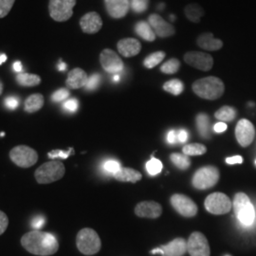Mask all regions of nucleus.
<instances>
[{
	"label": "nucleus",
	"mask_w": 256,
	"mask_h": 256,
	"mask_svg": "<svg viewBox=\"0 0 256 256\" xmlns=\"http://www.w3.org/2000/svg\"><path fill=\"white\" fill-rule=\"evenodd\" d=\"M105 4L108 15L116 19L124 17L130 8L129 0H105Z\"/></svg>",
	"instance_id": "a211bd4d"
},
{
	"label": "nucleus",
	"mask_w": 256,
	"mask_h": 256,
	"mask_svg": "<svg viewBox=\"0 0 256 256\" xmlns=\"http://www.w3.org/2000/svg\"><path fill=\"white\" fill-rule=\"evenodd\" d=\"M7 61V55L5 53H0V65Z\"/></svg>",
	"instance_id": "5fc2aeb1"
},
{
	"label": "nucleus",
	"mask_w": 256,
	"mask_h": 256,
	"mask_svg": "<svg viewBox=\"0 0 256 256\" xmlns=\"http://www.w3.org/2000/svg\"><path fill=\"white\" fill-rule=\"evenodd\" d=\"M113 177L118 181L131 183H136L137 181H140L142 178L141 174L139 171L128 167H121V170L117 172Z\"/></svg>",
	"instance_id": "5701e85b"
},
{
	"label": "nucleus",
	"mask_w": 256,
	"mask_h": 256,
	"mask_svg": "<svg viewBox=\"0 0 256 256\" xmlns=\"http://www.w3.org/2000/svg\"><path fill=\"white\" fill-rule=\"evenodd\" d=\"M235 137L242 147H248L256 137V128L254 124L247 119L240 120L235 127Z\"/></svg>",
	"instance_id": "4468645a"
},
{
	"label": "nucleus",
	"mask_w": 256,
	"mask_h": 256,
	"mask_svg": "<svg viewBox=\"0 0 256 256\" xmlns=\"http://www.w3.org/2000/svg\"><path fill=\"white\" fill-rule=\"evenodd\" d=\"M184 62L189 66L202 71H209L213 67L211 54L201 51H188L184 54Z\"/></svg>",
	"instance_id": "ddd939ff"
},
{
	"label": "nucleus",
	"mask_w": 256,
	"mask_h": 256,
	"mask_svg": "<svg viewBox=\"0 0 256 256\" xmlns=\"http://www.w3.org/2000/svg\"><path fill=\"white\" fill-rule=\"evenodd\" d=\"M196 128L202 138L210 136V119L205 113H199L196 118Z\"/></svg>",
	"instance_id": "bb28decb"
},
{
	"label": "nucleus",
	"mask_w": 256,
	"mask_h": 256,
	"mask_svg": "<svg viewBox=\"0 0 256 256\" xmlns=\"http://www.w3.org/2000/svg\"><path fill=\"white\" fill-rule=\"evenodd\" d=\"M14 70L16 71L17 73H22L23 71V65L20 61H16L14 64Z\"/></svg>",
	"instance_id": "3c124183"
},
{
	"label": "nucleus",
	"mask_w": 256,
	"mask_h": 256,
	"mask_svg": "<svg viewBox=\"0 0 256 256\" xmlns=\"http://www.w3.org/2000/svg\"><path fill=\"white\" fill-rule=\"evenodd\" d=\"M66 172L65 165L59 161H50L36 169L35 180L40 184H48L61 180Z\"/></svg>",
	"instance_id": "39448f33"
},
{
	"label": "nucleus",
	"mask_w": 256,
	"mask_h": 256,
	"mask_svg": "<svg viewBox=\"0 0 256 256\" xmlns=\"http://www.w3.org/2000/svg\"><path fill=\"white\" fill-rule=\"evenodd\" d=\"M104 170L106 171V173H109V174H112L113 176L119 172L121 169V163L118 162V161H115V160H108L106 161V163H104L103 165Z\"/></svg>",
	"instance_id": "4c0bfd02"
},
{
	"label": "nucleus",
	"mask_w": 256,
	"mask_h": 256,
	"mask_svg": "<svg viewBox=\"0 0 256 256\" xmlns=\"http://www.w3.org/2000/svg\"><path fill=\"white\" fill-rule=\"evenodd\" d=\"M237 116V111L233 106H225L219 108L215 113L214 117L220 121H233Z\"/></svg>",
	"instance_id": "cd10ccee"
},
{
	"label": "nucleus",
	"mask_w": 256,
	"mask_h": 256,
	"mask_svg": "<svg viewBox=\"0 0 256 256\" xmlns=\"http://www.w3.org/2000/svg\"><path fill=\"white\" fill-rule=\"evenodd\" d=\"M78 250L85 256H94L100 252L102 242L98 233L91 228L82 229L76 237Z\"/></svg>",
	"instance_id": "7ed1b4c3"
},
{
	"label": "nucleus",
	"mask_w": 256,
	"mask_h": 256,
	"mask_svg": "<svg viewBox=\"0 0 256 256\" xmlns=\"http://www.w3.org/2000/svg\"><path fill=\"white\" fill-rule=\"evenodd\" d=\"M100 83H101V75L98 73H94L89 77V80H88V83H87L85 89H86V91H95L100 86Z\"/></svg>",
	"instance_id": "58836bf2"
},
{
	"label": "nucleus",
	"mask_w": 256,
	"mask_h": 256,
	"mask_svg": "<svg viewBox=\"0 0 256 256\" xmlns=\"http://www.w3.org/2000/svg\"><path fill=\"white\" fill-rule=\"evenodd\" d=\"M167 141L170 144H175L178 142V131L171 130L167 134Z\"/></svg>",
	"instance_id": "49530a36"
},
{
	"label": "nucleus",
	"mask_w": 256,
	"mask_h": 256,
	"mask_svg": "<svg viewBox=\"0 0 256 256\" xmlns=\"http://www.w3.org/2000/svg\"></svg>",
	"instance_id": "bf43d9fd"
},
{
	"label": "nucleus",
	"mask_w": 256,
	"mask_h": 256,
	"mask_svg": "<svg viewBox=\"0 0 256 256\" xmlns=\"http://www.w3.org/2000/svg\"><path fill=\"white\" fill-rule=\"evenodd\" d=\"M187 253L190 256H210L211 250L206 236L199 233H193L187 241Z\"/></svg>",
	"instance_id": "9d476101"
},
{
	"label": "nucleus",
	"mask_w": 256,
	"mask_h": 256,
	"mask_svg": "<svg viewBox=\"0 0 256 256\" xmlns=\"http://www.w3.org/2000/svg\"><path fill=\"white\" fill-rule=\"evenodd\" d=\"M130 7L136 14H142L148 9L149 0H129Z\"/></svg>",
	"instance_id": "c9c22d12"
},
{
	"label": "nucleus",
	"mask_w": 256,
	"mask_h": 256,
	"mask_svg": "<svg viewBox=\"0 0 256 256\" xmlns=\"http://www.w3.org/2000/svg\"><path fill=\"white\" fill-rule=\"evenodd\" d=\"M161 249L164 252V256H183L187 253V241L184 238L178 237Z\"/></svg>",
	"instance_id": "412c9836"
},
{
	"label": "nucleus",
	"mask_w": 256,
	"mask_h": 256,
	"mask_svg": "<svg viewBox=\"0 0 256 256\" xmlns=\"http://www.w3.org/2000/svg\"><path fill=\"white\" fill-rule=\"evenodd\" d=\"M76 0H49V15L57 22L67 21L73 15Z\"/></svg>",
	"instance_id": "0eeeda50"
},
{
	"label": "nucleus",
	"mask_w": 256,
	"mask_h": 256,
	"mask_svg": "<svg viewBox=\"0 0 256 256\" xmlns=\"http://www.w3.org/2000/svg\"><path fill=\"white\" fill-rule=\"evenodd\" d=\"M58 70L60 71H64L67 70V64H65L63 61L59 62V65H58Z\"/></svg>",
	"instance_id": "864d4df0"
},
{
	"label": "nucleus",
	"mask_w": 256,
	"mask_h": 256,
	"mask_svg": "<svg viewBox=\"0 0 256 256\" xmlns=\"http://www.w3.org/2000/svg\"><path fill=\"white\" fill-rule=\"evenodd\" d=\"M46 224V218L43 215H36L31 219L30 226L34 231H39Z\"/></svg>",
	"instance_id": "37998d69"
},
{
	"label": "nucleus",
	"mask_w": 256,
	"mask_h": 256,
	"mask_svg": "<svg viewBox=\"0 0 256 256\" xmlns=\"http://www.w3.org/2000/svg\"><path fill=\"white\" fill-rule=\"evenodd\" d=\"M15 0H0V18L5 17L12 10Z\"/></svg>",
	"instance_id": "ea45409f"
},
{
	"label": "nucleus",
	"mask_w": 256,
	"mask_h": 256,
	"mask_svg": "<svg viewBox=\"0 0 256 256\" xmlns=\"http://www.w3.org/2000/svg\"><path fill=\"white\" fill-rule=\"evenodd\" d=\"M70 97V91L67 89H60L58 91H55L51 95V100L54 103H60L65 100H67Z\"/></svg>",
	"instance_id": "a19ab883"
},
{
	"label": "nucleus",
	"mask_w": 256,
	"mask_h": 256,
	"mask_svg": "<svg viewBox=\"0 0 256 256\" xmlns=\"http://www.w3.org/2000/svg\"><path fill=\"white\" fill-rule=\"evenodd\" d=\"M5 106H6L7 108H9L11 110H15L19 106V100L16 97H14V96L7 97L5 99Z\"/></svg>",
	"instance_id": "c03bdc74"
},
{
	"label": "nucleus",
	"mask_w": 256,
	"mask_h": 256,
	"mask_svg": "<svg viewBox=\"0 0 256 256\" xmlns=\"http://www.w3.org/2000/svg\"><path fill=\"white\" fill-rule=\"evenodd\" d=\"M80 26L85 33L94 34L102 29L103 20L97 13L91 12L80 19Z\"/></svg>",
	"instance_id": "f3484780"
},
{
	"label": "nucleus",
	"mask_w": 256,
	"mask_h": 256,
	"mask_svg": "<svg viewBox=\"0 0 256 256\" xmlns=\"http://www.w3.org/2000/svg\"><path fill=\"white\" fill-rule=\"evenodd\" d=\"M100 63L106 72L119 74L123 70V62L121 57L112 49L106 48L100 54Z\"/></svg>",
	"instance_id": "f8f14e48"
},
{
	"label": "nucleus",
	"mask_w": 256,
	"mask_h": 256,
	"mask_svg": "<svg viewBox=\"0 0 256 256\" xmlns=\"http://www.w3.org/2000/svg\"><path fill=\"white\" fill-rule=\"evenodd\" d=\"M74 154V149L72 147L69 148L68 150H52L47 153V157L54 161L56 159H61V160H66L68 159L70 155H73Z\"/></svg>",
	"instance_id": "e433bc0d"
},
{
	"label": "nucleus",
	"mask_w": 256,
	"mask_h": 256,
	"mask_svg": "<svg viewBox=\"0 0 256 256\" xmlns=\"http://www.w3.org/2000/svg\"><path fill=\"white\" fill-rule=\"evenodd\" d=\"M113 81L114 82H119L120 81V74H114V76H113Z\"/></svg>",
	"instance_id": "6e6d98bb"
},
{
	"label": "nucleus",
	"mask_w": 256,
	"mask_h": 256,
	"mask_svg": "<svg viewBox=\"0 0 256 256\" xmlns=\"http://www.w3.org/2000/svg\"><path fill=\"white\" fill-rule=\"evenodd\" d=\"M181 68V62L177 58H172L161 67V71L164 74H175Z\"/></svg>",
	"instance_id": "72a5a7b5"
},
{
	"label": "nucleus",
	"mask_w": 256,
	"mask_h": 256,
	"mask_svg": "<svg viewBox=\"0 0 256 256\" xmlns=\"http://www.w3.org/2000/svg\"><path fill=\"white\" fill-rule=\"evenodd\" d=\"M89 80V76L85 70L80 68H76L69 72L66 81L67 87L70 90H78L85 88Z\"/></svg>",
	"instance_id": "aec40b11"
},
{
	"label": "nucleus",
	"mask_w": 256,
	"mask_h": 256,
	"mask_svg": "<svg viewBox=\"0 0 256 256\" xmlns=\"http://www.w3.org/2000/svg\"><path fill=\"white\" fill-rule=\"evenodd\" d=\"M135 32L143 40L153 42L156 40V33L152 29L150 24L145 21H140L135 25Z\"/></svg>",
	"instance_id": "b1692460"
},
{
	"label": "nucleus",
	"mask_w": 256,
	"mask_h": 256,
	"mask_svg": "<svg viewBox=\"0 0 256 256\" xmlns=\"http://www.w3.org/2000/svg\"><path fill=\"white\" fill-rule=\"evenodd\" d=\"M10 158L16 165L21 168H29L37 163L38 154L27 145H18L11 150Z\"/></svg>",
	"instance_id": "6e6552de"
},
{
	"label": "nucleus",
	"mask_w": 256,
	"mask_h": 256,
	"mask_svg": "<svg viewBox=\"0 0 256 256\" xmlns=\"http://www.w3.org/2000/svg\"><path fill=\"white\" fill-rule=\"evenodd\" d=\"M220 173L215 166H204L199 168L192 179V184L197 190L211 189L219 181Z\"/></svg>",
	"instance_id": "423d86ee"
},
{
	"label": "nucleus",
	"mask_w": 256,
	"mask_h": 256,
	"mask_svg": "<svg viewBox=\"0 0 256 256\" xmlns=\"http://www.w3.org/2000/svg\"><path fill=\"white\" fill-rule=\"evenodd\" d=\"M170 160L174 165L181 170H186L191 166V160L189 156L181 153H173L170 155Z\"/></svg>",
	"instance_id": "c756f323"
},
{
	"label": "nucleus",
	"mask_w": 256,
	"mask_h": 256,
	"mask_svg": "<svg viewBox=\"0 0 256 256\" xmlns=\"http://www.w3.org/2000/svg\"><path fill=\"white\" fill-rule=\"evenodd\" d=\"M171 19H172V20H174V19H175V16H173V15H171Z\"/></svg>",
	"instance_id": "13d9d810"
},
{
	"label": "nucleus",
	"mask_w": 256,
	"mask_h": 256,
	"mask_svg": "<svg viewBox=\"0 0 256 256\" xmlns=\"http://www.w3.org/2000/svg\"><path fill=\"white\" fill-rule=\"evenodd\" d=\"M182 152L186 156H200L207 152V148L201 143H190L183 146Z\"/></svg>",
	"instance_id": "473e14b6"
},
{
	"label": "nucleus",
	"mask_w": 256,
	"mask_h": 256,
	"mask_svg": "<svg viewBox=\"0 0 256 256\" xmlns=\"http://www.w3.org/2000/svg\"><path fill=\"white\" fill-rule=\"evenodd\" d=\"M163 207L160 203L155 201H142L135 208V213L139 217L144 218H158L162 215Z\"/></svg>",
	"instance_id": "dca6fc26"
},
{
	"label": "nucleus",
	"mask_w": 256,
	"mask_h": 256,
	"mask_svg": "<svg viewBox=\"0 0 256 256\" xmlns=\"http://www.w3.org/2000/svg\"><path fill=\"white\" fill-rule=\"evenodd\" d=\"M226 163L228 164H235V163H242L243 158L241 156H234L231 158H227Z\"/></svg>",
	"instance_id": "09e8293b"
},
{
	"label": "nucleus",
	"mask_w": 256,
	"mask_h": 256,
	"mask_svg": "<svg viewBox=\"0 0 256 256\" xmlns=\"http://www.w3.org/2000/svg\"><path fill=\"white\" fill-rule=\"evenodd\" d=\"M196 44L199 47L208 51L218 50L223 47V42L220 39L214 38L213 34L211 32L200 34L196 39Z\"/></svg>",
	"instance_id": "4be33fe9"
},
{
	"label": "nucleus",
	"mask_w": 256,
	"mask_h": 256,
	"mask_svg": "<svg viewBox=\"0 0 256 256\" xmlns=\"http://www.w3.org/2000/svg\"><path fill=\"white\" fill-rule=\"evenodd\" d=\"M165 56L166 53L164 51H156L154 53H151L150 55H148L143 61V66L149 70L153 69L163 60Z\"/></svg>",
	"instance_id": "2f4dec72"
},
{
	"label": "nucleus",
	"mask_w": 256,
	"mask_h": 256,
	"mask_svg": "<svg viewBox=\"0 0 256 256\" xmlns=\"http://www.w3.org/2000/svg\"><path fill=\"white\" fill-rule=\"evenodd\" d=\"M16 82L22 87H36L41 83V78L36 74L30 73H18Z\"/></svg>",
	"instance_id": "c85d7f7f"
},
{
	"label": "nucleus",
	"mask_w": 256,
	"mask_h": 256,
	"mask_svg": "<svg viewBox=\"0 0 256 256\" xmlns=\"http://www.w3.org/2000/svg\"><path fill=\"white\" fill-rule=\"evenodd\" d=\"M188 136H189V134L186 130L181 129L180 131H178V141L181 142V143L185 142L188 140Z\"/></svg>",
	"instance_id": "8fccbe9b"
},
{
	"label": "nucleus",
	"mask_w": 256,
	"mask_h": 256,
	"mask_svg": "<svg viewBox=\"0 0 256 256\" xmlns=\"http://www.w3.org/2000/svg\"><path fill=\"white\" fill-rule=\"evenodd\" d=\"M192 89L198 97L212 101L217 100L224 94L225 86L219 78L209 76L196 81Z\"/></svg>",
	"instance_id": "f03ea898"
},
{
	"label": "nucleus",
	"mask_w": 256,
	"mask_h": 256,
	"mask_svg": "<svg viewBox=\"0 0 256 256\" xmlns=\"http://www.w3.org/2000/svg\"><path fill=\"white\" fill-rule=\"evenodd\" d=\"M184 14L186 15L187 19L190 20L191 22L199 23L201 17H203L205 15V12L200 5L193 3V4H189L185 7Z\"/></svg>",
	"instance_id": "a878e982"
},
{
	"label": "nucleus",
	"mask_w": 256,
	"mask_h": 256,
	"mask_svg": "<svg viewBox=\"0 0 256 256\" xmlns=\"http://www.w3.org/2000/svg\"><path fill=\"white\" fill-rule=\"evenodd\" d=\"M151 254L152 255H156V254H161L162 256H164V252L161 249V248H157V249H155V250H153L152 252H151Z\"/></svg>",
	"instance_id": "603ef678"
},
{
	"label": "nucleus",
	"mask_w": 256,
	"mask_h": 256,
	"mask_svg": "<svg viewBox=\"0 0 256 256\" xmlns=\"http://www.w3.org/2000/svg\"><path fill=\"white\" fill-rule=\"evenodd\" d=\"M78 107H79V102L75 98L66 100L65 103L63 104V108L70 113H75Z\"/></svg>",
	"instance_id": "79ce46f5"
},
{
	"label": "nucleus",
	"mask_w": 256,
	"mask_h": 256,
	"mask_svg": "<svg viewBox=\"0 0 256 256\" xmlns=\"http://www.w3.org/2000/svg\"><path fill=\"white\" fill-rule=\"evenodd\" d=\"M44 106V96L42 94L36 93L32 94L25 101V111L28 113H34L40 110Z\"/></svg>",
	"instance_id": "393cba45"
},
{
	"label": "nucleus",
	"mask_w": 256,
	"mask_h": 256,
	"mask_svg": "<svg viewBox=\"0 0 256 256\" xmlns=\"http://www.w3.org/2000/svg\"><path fill=\"white\" fill-rule=\"evenodd\" d=\"M148 23L150 24L156 35L161 38H166L173 36L176 33L174 26L165 21L162 16L157 14H153L148 17Z\"/></svg>",
	"instance_id": "2eb2a0df"
},
{
	"label": "nucleus",
	"mask_w": 256,
	"mask_h": 256,
	"mask_svg": "<svg viewBox=\"0 0 256 256\" xmlns=\"http://www.w3.org/2000/svg\"><path fill=\"white\" fill-rule=\"evenodd\" d=\"M163 90L175 96L181 95L184 91V84L179 79H172L163 85Z\"/></svg>",
	"instance_id": "7c9ffc66"
},
{
	"label": "nucleus",
	"mask_w": 256,
	"mask_h": 256,
	"mask_svg": "<svg viewBox=\"0 0 256 256\" xmlns=\"http://www.w3.org/2000/svg\"><path fill=\"white\" fill-rule=\"evenodd\" d=\"M163 170V163L156 158L151 159L146 163V171L150 176H157Z\"/></svg>",
	"instance_id": "f704fd0d"
},
{
	"label": "nucleus",
	"mask_w": 256,
	"mask_h": 256,
	"mask_svg": "<svg viewBox=\"0 0 256 256\" xmlns=\"http://www.w3.org/2000/svg\"><path fill=\"white\" fill-rule=\"evenodd\" d=\"M171 205L184 217H194L197 213V206L196 203L188 196L176 194L170 198Z\"/></svg>",
	"instance_id": "9b49d317"
},
{
	"label": "nucleus",
	"mask_w": 256,
	"mask_h": 256,
	"mask_svg": "<svg viewBox=\"0 0 256 256\" xmlns=\"http://www.w3.org/2000/svg\"><path fill=\"white\" fill-rule=\"evenodd\" d=\"M205 209L211 214L220 215L231 211L233 203L229 196L223 193H212L204 201Z\"/></svg>",
	"instance_id": "1a4fd4ad"
},
{
	"label": "nucleus",
	"mask_w": 256,
	"mask_h": 256,
	"mask_svg": "<svg viewBox=\"0 0 256 256\" xmlns=\"http://www.w3.org/2000/svg\"><path fill=\"white\" fill-rule=\"evenodd\" d=\"M9 225V218L7 214L2 211H0V235L5 233L7 227Z\"/></svg>",
	"instance_id": "a18cd8bd"
},
{
	"label": "nucleus",
	"mask_w": 256,
	"mask_h": 256,
	"mask_svg": "<svg viewBox=\"0 0 256 256\" xmlns=\"http://www.w3.org/2000/svg\"><path fill=\"white\" fill-rule=\"evenodd\" d=\"M2 91H3V84H2V82L0 81V95L2 94Z\"/></svg>",
	"instance_id": "4d7b16f0"
},
{
	"label": "nucleus",
	"mask_w": 256,
	"mask_h": 256,
	"mask_svg": "<svg viewBox=\"0 0 256 256\" xmlns=\"http://www.w3.org/2000/svg\"><path fill=\"white\" fill-rule=\"evenodd\" d=\"M23 248L34 256H52L57 253L59 243L57 238L50 233L41 231H31L21 238Z\"/></svg>",
	"instance_id": "f257e3e1"
},
{
	"label": "nucleus",
	"mask_w": 256,
	"mask_h": 256,
	"mask_svg": "<svg viewBox=\"0 0 256 256\" xmlns=\"http://www.w3.org/2000/svg\"><path fill=\"white\" fill-rule=\"evenodd\" d=\"M213 130H214V132H216V133L225 132L227 130V124L225 122H223V121H219V122H217V123L214 124Z\"/></svg>",
	"instance_id": "de8ad7c7"
},
{
	"label": "nucleus",
	"mask_w": 256,
	"mask_h": 256,
	"mask_svg": "<svg viewBox=\"0 0 256 256\" xmlns=\"http://www.w3.org/2000/svg\"><path fill=\"white\" fill-rule=\"evenodd\" d=\"M117 47L118 51L123 57L129 58L140 53L141 49V44L135 38H124L118 42Z\"/></svg>",
	"instance_id": "6ab92c4d"
},
{
	"label": "nucleus",
	"mask_w": 256,
	"mask_h": 256,
	"mask_svg": "<svg viewBox=\"0 0 256 256\" xmlns=\"http://www.w3.org/2000/svg\"><path fill=\"white\" fill-rule=\"evenodd\" d=\"M233 211L243 225L251 226L256 219V211L249 196L244 193H237L233 202Z\"/></svg>",
	"instance_id": "20e7f679"
}]
</instances>
